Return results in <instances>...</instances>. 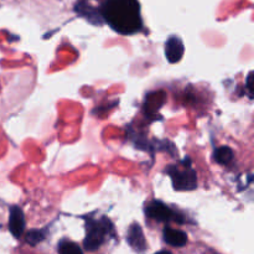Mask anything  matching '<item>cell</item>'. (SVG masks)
<instances>
[{"mask_svg": "<svg viewBox=\"0 0 254 254\" xmlns=\"http://www.w3.org/2000/svg\"><path fill=\"white\" fill-rule=\"evenodd\" d=\"M99 12L104 21L118 34L133 35L143 27L138 0H107Z\"/></svg>", "mask_w": 254, "mask_h": 254, "instance_id": "cell-1", "label": "cell"}, {"mask_svg": "<svg viewBox=\"0 0 254 254\" xmlns=\"http://www.w3.org/2000/svg\"><path fill=\"white\" fill-rule=\"evenodd\" d=\"M87 237L84 238V250L94 252L106 241L107 235L113 232V226L108 218L103 217L101 221L87 220Z\"/></svg>", "mask_w": 254, "mask_h": 254, "instance_id": "cell-2", "label": "cell"}, {"mask_svg": "<svg viewBox=\"0 0 254 254\" xmlns=\"http://www.w3.org/2000/svg\"><path fill=\"white\" fill-rule=\"evenodd\" d=\"M168 175L173 180L174 189L178 191L195 190L197 186V176L191 166H186V170H179L176 166L171 165L165 169Z\"/></svg>", "mask_w": 254, "mask_h": 254, "instance_id": "cell-3", "label": "cell"}, {"mask_svg": "<svg viewBox=\"0 0 254 254\" xmlns=\"http://www.w3.org/2000/svg\"><path fill=\"white\" fill-rule=\"evenodd\" d=\"M145 213L149 218L158 221V222H170V221H175L179 223L184 222L183 218L178 217L176 213L161 201H153L145 208Z\"/></svg>", "mask_w": 254, "mask_h": 254, "instance_id": "cell-4", "label": "cell"}, {"mask_svg": "<svg viewBox=\"0 0 254 254\" xmlns=\"http://www.w3.org/2000/svg\"><path fill=\"white\" fill-rule=\"evenodd\" d=\"M185 47L180 37L171 36L169 37L165 44V56L170 64H178L184 56Z\"/></svg>", "mask_w": 254, "mask_h": 254, "instance_id": "cell-5", "label": "cell"}, {"mask_svg": "<svg viewBox=\"0 0 254 254\" xmlns=\"http://www.w3.org/2000/svg\"><path fill=\"white\" fill-rule=\"evenodd\" d=\"M9 230L15 238H20L25 231V216L19 206L10 208Z\"/></svg>", "mask_w": 254, "mask_h": 254, "instance_id": "cell-6", "label": "cell"}, {"mask_svg": "<svg viewBox=\"0 0 254 254\" xmlns=\"http://www.w3.org/2000/svg\"><path fill=\"white\" fill-rule=\"evenodd\" d=\"M127 240H128L129 246H130L135 252H144V251L146 250V241L145 238H144L143 230H141V227L138 223H133V225L130 226Z\"/></svg>", "mask_w": 254, "mask_h": 254, "instance_id": "cell-7", "label": "cell"}, {"mask_svg": "<svg viewBox=\"0 0 254 254\" xmlns=\"http://www.w3.org/2000/svg\"><path fill=\"white\" fill-rule=\"evenodd\" d=\"M164 241L173 247H184L188 243V235L183 231L165 227L164 230Z\"/></svg>", "mask_w": 254, "mask_h": 254, "instance_id": "cell-8", "label": "cell"}, {"mask_svg": "<svg viewBox=\"0 0 254 254\" xmlns=\"http://www.w3.org/2000/svg\"><path fill=\"white\" fill-rule=\"evenodd\" d=\"M74 10L83 17H87L88 21L92 22V24L101 25L103 22V17H102L101 12L97 11L96 9H93L91 5L86 4V2H78V4H76Z\"/></svg>", "mask_w": 254, "mask_h": 254, "instance_id": "cell-9", "label": "cell"}, {"mask_svg": "<svg viewBox=\"0 0 254 254\" xmlns=\"http://www.w3.org/2000/svg\"><path fill=\"white\" fill-rule=\"evenodd\" d=\"M165 101V94L164 92H156V93L148 94L146 97L145 104H144V109H145L146 114H153L158 111L161 107V104Z\"/></svg>", "mask_w": 254, "mask_h": 254, "instance_id": "cell-10", "label": "cell"}, {"mask_svg": "<svg viewBox=\"0 0 254 254\" xmlns=\"http://www.w3.org/2000/svg\"><path fill=\"white\" fill-rule=\"evenodd\" d=\"M213 159L216 163L221 164V165H227L231 163L233 159V150L230 146H222V148L216 149L213 153Z\"/></svg>", "mask_w": 254, "mask_h": 254, "instance_id": "cell-11", "label": "cell"}, {"mask_svg": "<svg viewBox=\"0 0 254 254\" xmlns=\"http://www.w3.org/2000/svg\"><path fill=\"white\" fill-rule=\"evenodd\" d=\"M59 252L62 254H81L83 251L78 245L69 241H61L59 245Z\"/></svg>", "mask_w": 254, "mask_h": 254, "instance_id": "cell-12", "label": "cell"}, {"mask_svg": "<svg viewBox=\"0 0 254 254\" xmlns=\"http://www.w3.org/2000/svg\"><path fill=\"white\" fill-rule=\"evenodd\" d=\"M46 235H45V231L41 230H31L26 233V237H25V241L29 243L30 246H37L39 243H41L42 241L45 240Z\"/></svg>", "mask_w": 254, "mask_h": 254, "instance_id": "cell-13", "label": "cell"}, {"mask_svg": "<svg viewBox=\"0 0 254 254\" xmlns=\"http://www.w3.org/2000/svg\"><path fill=\"white\" fill-rule=\"evenodd\" d=\"M252 79H253V73H252V72H251V73L248 74V77H247V88H248V92H250V97H251V98H253Z\"/></svg>", "mask_w": 254, "mask_h": 254, "instance_id": "cell-14", "label": "cell"}]
</instances>
